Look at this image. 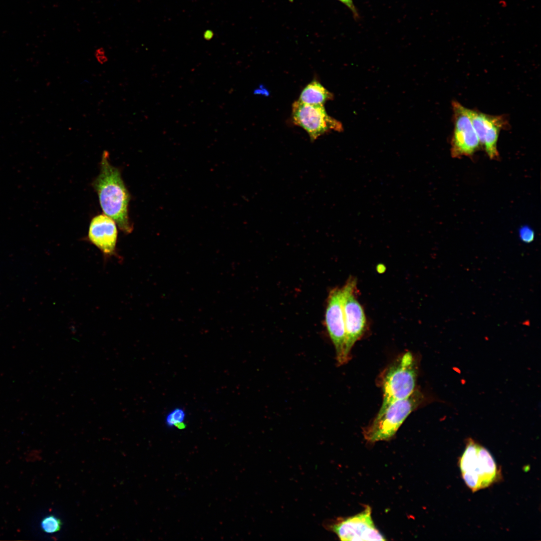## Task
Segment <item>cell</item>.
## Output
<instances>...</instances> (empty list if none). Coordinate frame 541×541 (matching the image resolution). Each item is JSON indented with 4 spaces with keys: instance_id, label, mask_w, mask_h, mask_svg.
<instances>
[{
    "instance_id": "1",
    "label": "cell",
    "mask_w": 541,
    "mask_h": 541,
    "mask_svg": "<svg viewBox=\"0 0 541 541\" xmlns=\"http://www.w3.org/2000/svg\"><path fill=\"white\" fill-rule=\"evenodd\" d=\"M93 186L104 213L112 218L123 232H132L133 227L128 211L130 195L119 169L110 163L107 151L103 152L100 173Z\"/></svg>"
},
{
    "instance_id": "2",
    "label": "cell",
    "mask_w": 541,
    "mask_h": 541,
    "mask_svg": "<svg viewBox=\"0 0 541 541\" xmlns=\"http://www.w3.org/2000/svg\"><path fill=\"white\" fill-rule=\"evenodd\" d=\"M459 465L462 478L473 492L488 487L501 477L500 469L489 452L471 438L466 440Z\"/></svg>"
},
{
    "instance_id": "3",
    "label": "cell",
    "mask_w": 541,
    "mask_h": 541,
    "mask_svg": "<svg viewBox=\"0 0 541 541\" xmlns=\"http://www.w3.org/2000/svg\"><path fill=\"white\" fill-rule=\"evenodd\" d=\"M418 374L416 360L406 352L396 359L382 374L383 402L379 411L390 403L410 396L415 391Z\"/></svg>"
},
{
    "instance_id": "4",
    "label": "cell",
    "mask_w": 541,
    "mask_h": 541,
    "mask_svg": "<svg viewBox=\"0 0 541 541\" xmlns=\"http://www.w3.org/2000/svg\"><path fill=\"white\" fill-rule=\"evenodd\" d=\"M425 399L421 392L415 390L408 397L390 403L379 411L373 421L364 429V438L370 442L390 439L409 415Z\"/></svg>"
},
{
    "instance_id": "5",
    "label": "cell",
    "mask_w": 541,
    "mask_h": 541,
    "mask_svg": "<svg viewBox=\"0 0 541 541\" xmlns=\"http://www.w3.org/2000/svg\"><path fill=\"white\" fill-rule=\"evenodd\" d=\"M342 288L346 331L345 355L349 360L352 347L366 330L367 319L364 309L357 299L356 278L350 277Z\"/></svg>"
},
{
    "instance_id": "6",
    "label": "cell",
    "mask_w": 541,
    "mask_h": 541,
    "mask_svg": "<svg viewBox=\"0 0 541 541\" xmlns=\"http://www.w3.org/2000/svg\"><path fill=\"white\" fill-rule=\"evenodd\" d=\"M293 123L304 129L311 141L332 130L340 131V122L329 116L324 105H310L299 100L292 105Z\"/></svg>"
},
{
    "instance_id": "7",
    "label": "cell",
    "mask_w": 541,
    "mask_h": 541,
    "mask_svg": "<svg viewBox=\"0 0 541 541\" xmlns=\"http://www.w3.org/2000/svg\"><path fill=\"white\" fill-rule=\"evenodd\" d=\"M325 325L334 346L338 364L349 360L345 355L346 331L343 307L342 288L332 289L329 294L325 314Z\"/></svg>"
},
{
    "instance_id": "8",
    "label": "cell",
    "mask_w": 541,
    "mask_h": 541,
    "mask_svg": "<svg viewBox=\"0 0 541 541\" xmlns=\"http://www.w3.org/2000/svg\"><path fill=\"white\" fill-rule=\"evenodd\" d=\"M371 512V508L367 506L361 512L330 524L329 529L341 540H386L376 527Z\"/></svg>"
},
{
    "instance_id": "9",
    "label": "cell",
    "mask_w": 541,
    "mask_h": 541,
    "mask_svg": "<svg viewBox=\"0 0 541 541\" xmlns=\"http://www.w3.org/2000/svg\"><path fill=\"white\" fill-rule=\"evenodd\" d=\"M453 130L451 141L453 157L473 155L480 143L467 112V108L457 101H453Z\"/></svg>"
},
{
    "instance_id": "10",
    "label": "cell",
    "mask_w": 541,
    "mask_h": 541,
    "mask_svg": "<svg viewBox=\"0 0 541 541\" xmlns=\"http://www.w3.org/2000/svg\"><path fill=\"white\" fill-rule=\"evenodd\" d=\"M472 126L480 142L490 159L499 156L497 143L502 129L506 128L508 121L504 115H491L467 108Z\"/></svg>"
},
{
    "instance_id": "11",
    "label": "cell",
    "mask_w": 541,
    "mask_h": 541,
    "mask_svg": "<svg viewBox=\"0 0 541 541\" xmlns=\"http://www.w3.org/2000/svg\"><path fill=\"white\" fill-rule=\"evenodd\" d=\"M116 223L105 214L94 216L90 223L88 239L101 251L105 258L117 256L118 231Z\"/></svg>"
},
{
    "instance_id": "12",
    "label": "cell",
    "mask_w": 541,
    "mask_h": 541,
    "mask_svg": "<svg viewBox=\"0 0 541 541\" xmlns=\"http://www.w3.org/2000/svg\"><path fill=\"white\" fill-rule=\"evenodd\" d=\"M333 98L331 92L318 81L314 80L303 89L298 100L310 105H324Z\"/></svg>"
},
{
    "instance_id": "13",
    "label": "cell",
    "mask_w": 541,
    "mask_h": 541,
    "mask_svg": "<svg viewBox=\"0 0 541 541\" xmlns=\"http://www.w3.org/2000/svg\"><path fill=\"white\" fill-rule=\"evenodd\" d=\"M185 417L186 414L184 409L176 408L167 414L165 418V423L169 427L184 428Z\"/></svg>"
},
{
    "instance_id": "14",
    "label": "cell",
    "mask_w": 541,
    "mask_h": 541,
    "mask_svg": "<svg viewBox=\"0 0 541 541\" xmlns=\"http://www.w3.org/2000/svg\"><path fill=\"white\" fill-rule=\"evenodd\" d=\"M61 523L60 519L53 515L45 517L41 522V527L47 533H54L60 530Z\"/></svg>"
},
{
    "instance_id": "15",
    "label": "cell",
    "mask_w": 541,
    "mask_h": 541,
    "mask_svg": "<svg viewBox=\"0 0 541 541\" xmlns=\"http://www.w3.org/2000/svg\"><path fill=\"white\" fill-rule=\"evenodd\" d=\"M519 236L523 242L530 243L534 239V232L528 225H523L519 229Z\"/></svg>"
},
{
    "instance_id": "16",
    "label": "cell",
    "mask_w": 541,
    "mask_h": 541,
    "mask_svg": "<svg viewBox=\"0 0 541 541\" xmlns=\"http://www.w3.org/2000/svg\"><path fill=\"white\" fill-rule=\"evenodd\" d=\"M95 56L98 62L103 64L108 61V58L105 55V52L103 48L97 49L95 53Z\"/></svg>"
},
{
    "instance_id": "17",
    "label": "cell",
    "mask_w": 541,
    "mask_h": 541,
    "mask_svg": "<svg viewBox=\"0 0 541 541\" xmlns=\"http://www.w3.org/2000/svg\"><path fill=\"white\" fill-rule=\"evenodd\" d=\"M346 5L353 13L354 16L356 17L358 16V12L354 5L353 0H338Z\"/></svg>"
}]
</instances>
